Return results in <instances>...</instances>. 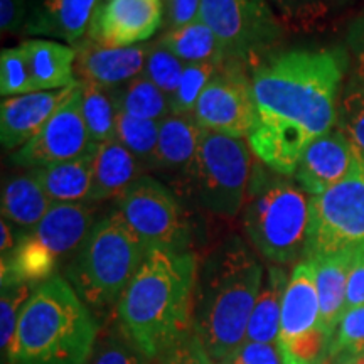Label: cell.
I'll list each match as a JSON object with an SVG mask.
<instances>
[{
	"mask_svg": "<svg viewBox=\"0 0 364 364\" xmlns=\"http://www.w3.org/2000/svg\"><path fill=\"white\" fill-rule=\"evenodd\" d=\"M159 130L161 122L142 120L118 108L115 139L134 154L145 171L154 169L156 166Z\"/></svg>",
	"mask_w": 364,
	"mask_h": 364,
	"instance_id": "31",
	"label": "cell"
},
{
	"mask_svg": "<svg viewBox=\"0 0 364 364\" xmlns=\"http://www.w3.org/2000/svg\"><path fill=\"white\" fill-rule=\"evenodd\" d=\"M309 225L311 194L255 159L243 206V230L255 252L272 265L299 263L306 257Z\"/></svg>",
	"mask_w": 364,
	"mask_h": 364,
	"instance_id": "5",
	"label": "cell"
},
{
	"mask_svg": "<svg viewBox=\"0 0 364 364\" xmlns=\"http://www.w3.org/2000/svg\"><path fill=\"white\" fill-rule=\"evenodd\" d=\"M149 248L117 211L91 228L70 267L66 279L91 312L118 306Z\"/></svg>",
	"mask_w": 364,
	"mask_h": 364,
	"instance_id": "6",
	"label": "cell"
},
{
	"mask_svg": "<svg viewBox=\"0 0 364 364\" xmlns=\"http://www.w3.org/2000/svg\"><path fill=\"white\" fill-rule=\"evenodd\" d=\"M115 211L149 250L186 252L188 248L191 230L184 211L176 196L154 177H139L117 199Z\"/></svg>",
	"mask_w": 364,
	"mask_h": 364,
	"instance_id": "10",
	"label": "cell"
},
{
	"mask_svg": "<svg viewBox=\"0 0 364 364\" xmlns=\"http://www.w3.org/2000/svg\"><path fill=\"white\" fill-rule=\"evenodd\" d=\"M253 164L248 140L204 129L184 176L199 206L213 215L235 218L247 201Z\"/></svg>",
	"mask_w": 364,
	"mask_h": 364,
	"instance_id": "7",
	"label": "cell"
},
{
	"mask_svg": "<svg viewBox=\"0 0 364 364\" xmlns=\"http://www.w3.org/2000/svg\"><path fill=\"white\" fill-rule=\"evenodd\" d=\"M349 68L343 49L275 54L252 71L257 124L248 136L257 161L292 177L304 150L336 127Z\"/></svg>",
	"mask_w": 364,
	"mask_h": 364,
	"instance_id": "1",
	"label": "cell"
},
{
	"mask_svg": "<svg viewBox=\"0 0 364 364\" xmlns=\"http://www.w3.org/2000/svg\"><path fill=\"white\" fill-rule=\"evenodd\" d=\"M223 364H284L279 344L245 341L233 356Z\"/></svg>",
	"mask_w": 364,
	"mask_h": 364,
	"instance_id": "41",
	"label": "cell"
},
{
	"mask_svg": "<svg viewBox=\"0 0 364 364\" xmlns=\"http://www.w3.org/2000/svg\"><path fill=\"white\" fill-rule=\"evenodd\" d=\"M321 326V302L316 285V268L309 258L300 260L290 273L282 302L280 341H289Z\"/></svg>",
	"mask_w": 364,
	"mask_h": 364,
	"instance_id": "18",
	"label": "cell"
},
{
	"mask_svg": "<svg viewBox=\"0 0 364 364\" xmlns=\"http://www.w3.org/2000/svg\"><path fill=\"white\" fill-rule=\"evenodd\" d=\"M201 4L203 0H164L167 27H169L167 31L179 29L199 21Z\"/></svg>",
	"mask_w": 364,
	"mask_h": 364,
	"instance_id": "43",
	"label": "cell"
},
{
	"mask_svg": "<svg viewBox=\"0 0 364 364\" xmlns=\"http://www.w3.org/2000/svg\"><path fill=\"white\" fill-rule=\"evenodd\" d=\"M199 19L215 33L226 59L241 65L262 63L287 31L268 0H203Z\"/></svg>",
	"mask_w": 364,
	"mask_h": 364,
	"instance_id": "9",
	"label": "cell"
},
{
	"mask_svg": "<svg viewBox=\"0 0 364 364\" xmlns=\"http://www.w3.org/2000/svg\"><path fill=\"white\" fill-rule=\"evenodd\" d=\"M154 44L132 48H102L90 39L76 48V75L80 81H91L105 88H120L136 76L144 75Z\"/></svg>",
	"mask_w": 364,
	"mask_h": 364,
	"instance_id": "17",
	"label": "cell"
},
{
	"mask_svg": "<svg viewBox=\"0 0 364 364\" xmlns=\"http://www.w3.org/2000/svg\"><path fill=\"white\" fill-rule=\"evenodd\" d=\"M33 91L36 90L24 49L21 46L4 49L0 54V93L2 97H17V95H27Z\"/></svg>",
	"mask_w": 364,
	"mask_h": 364,
	"instance_id": "38",
	"label": "cell"
},
{
	"mask_svg": "<svg viewBox=\"0 0 364 364\" xmlns=\"http://www.w3.org/2000/svg\"><path fill=\"white\" fill-rule=\"evenodd\" d=\"M364 354V306L349 309L331 338L329 361L354 364Z\"/></svg>",
	"mask_w": 364,
	"mask_h": 364,
	"instance_id": "33",
	"label": "cell"
},
{
	"mask_svg": "<svg viewBox=\"0 0 364 364\" xmlns=\"http://www.w3.org/2000/svg\"><path fill=\"white\" fill-rule=\"evenodd\" d=\"M91 166H93L91 203L107 201L113 198L118 199L139 177L145 176L142 164L117 139L93 145Z\"/></svg>",
	"mask_w": 364,
	"mask_h": 364,
	"instance_id": "19",
	"label": "cell"
},
{
	"mask_svg": "<svg viewBox=\"0 0 364 364\" xmlns=\"http://www.w3.org/2000/svg\"><path fill=\"white\" fill-rule=\"evenodd\" d=\"M290 275H287L284 267L272 265L265 273L260 294L255 302L252 317H250L247 341L267 344H279L282 302L289 284Z\"/></svg>",
	"mask_w": 364,
	"mask_h": 364,
	"instance_id": "26",
	"label": "cell"
},
{
	"mask_svg": "<svg viewBox=\"0 0 364 364\" xmlns=\"http://www.w3.org/2000/svg\"><path fill=\"white\" fill-rule=\"evenodd\" d=\"M349 0H268L287 31L316 33L324 29Z\"/></svg>",
	"mask_w": 364,
	"mask_h": 364,
	"instance_id": "29",
	"label": "cell"
},
{
	"mask_svg": "<svg viewBox=\"0 0 364 364\" xmlns=\"http://www.w3.org/2000/svg\"><path fill=\"white\" fill-rule=\"evenodd\" d=\"M331 334L322 329H316L295 336L289 341H280L279 349L284 364H322L329 361Z\"/></svg>",
	"mask_w": 364,
	"mask_h": 364,
	"instance_id": "35",
	"label": "cell"
},
{
	"mask_svg": "<svg viewBox=\"0 0 364 364\" xmlns=\"http://www.w3.org/2000/svg\"><path fill=\"white\" fill-rule=\"evenodd\" d=\"M75 85L65 90L33 91L2 100L0 105V140L6 150H19L43 130L49 118L75 91Z\"/></svg>",
	"mask_w": 364,
	"mask_h": 364,
	"instance_id": "15",
	"label": "cell"
},
{
	"mask_svg": "<svg viewBox=\"0 0 364 364\" xmlns=\"http://www.w3.org/2000/svg\"><path fill=\"white\" fill-rule=\"evenodd\" d=\"M193 115L206 130L245 139L253 134L257 124L252 76L238 61L226 59L216 76L203 91Z\"/></svg>",
	"mask_w": 364,
	"mask_h": 364,
	"instance_id": "11",
	"label": "cell"
},
{
	"mask_svg": "<svg viewBox=\"0 0 364 364\" xmlns=\"http://www.w3.org/2000/svg\"><path fill=\"white\" fill-rule=\"evenodd\" d=\"M213 364H221V363H215V361H213Z\"/></svg>",
	"mask_w": 364,
	"mask_h": 364,
	"instance_id": "48",
	"label": "cell"
},
{
	"mask_svg": "<svg viewBox=\"0 0 364 364\" xmlns=\"http://www.w3.org/2000/svg\"><path fill=\"white\" fill-rule=\"evenodd\" d=\"M98 331L68 279L54 275L36 287L22 309L7 364H86Z\"/></svg>",
	"mask_w": 364,
	"mask_h": 364,
	"instance_id": "4",
	"label": "cell"
},
{
	"mask_svg": "<svg viewBox=\"0 0 364 364\" xmlns=\"http://www.w3.org/2000/svg\"><path fill=\"white\" fill-rule=\"evenodd\" d=\"M19 238L21 236L14 235L12 223H9L2 218V221H0V253H2V258L9 257L16 250Z\"/></svg>",
	"mask_w": 364,
	"mask_h": 364,
	"instance_id": "46",
	"label": "cell"
},
{
	"mask_svg": "<svg viewBox=\"0 0 364 364\" xmlns=\"http://www.w3.org/2000/svg\"><path fill=\"white\" fill-rule=\"evenodd\" d=\"M93 145L81 113V85L78 81L75 91L49 118L43 130L24 147L16 150L11 161L26 169H39L83 157Z\"/></svg>",
	"mask_w": 364,
	"mask_h": 364,
	"instance_id": "12",
	"label": "cell"
},
{
	"mask_svg": "<svg viewBox=\"0 0 364 364\" xmlns=\"http://www.w3.org/2000/svg\"><path fill=\"white\" fill-rule=\"evenodd\" d=\"M184 70V61H181L169 49L162 48L159 43H154L152 51H150L147 58V65H145L144 76L152 81L157 88H161L171 100L174 91L177 90V85H179Z\"/></svg>",
	"mask_w": 364,
	"mask_h": 364,
	"instance_id": "39",
	"label": "cell"
},
{
	"mask_svg": "<svg viewBox=\"0 0 364 364\" xmlns=\"http://www.w3.org/2000/svg\"><path fill=\"white\" fill-rule=\"evenodd\" d=\"M346 46L353 68L351 75L364 85V11L349 22L346 31Z\"/></svg>",
	"mask_w": 364,
	"mask_h": 364,
	"instance_id": "42",
	"label": "cell"
},
{
	"mask_svg": "<svg viewBox=\"0 0 364 364\" xmlns=\"http://www.w3.org/2000/svg\"><path fill=\"white\" fill-rule=\"evenodd\" d=\"M221 65L216 63H201V65H186L179 85L171 97V113L189 115L194 113L196 105L201 98L203 91L215 78Z\"/></svg>",
	"mask_w": 364,
	"mask_h": 364,
	"instance_id": "34",
	"label": "cell"
},
{
	"mask_svg": "<svg viewBox=\"0 0 364 364\" xmlns=\"http://www.w3.org/2000/svg\"><path fill=\"white\" fill-rule=\"evenodd\" d=\"M24 17L26 0H0V29L4 34L19 31Z\"/></svg>",
	"mask_w": 364,
	"mask_h": 364,
	"instance_id": "45",
	"label": "cell"
},
{
	"mask_svg": "<svg viewBox=\"0 0 364 364\" xmlns=\"http://www.w3.org/2000/svg\"><path fill=\"white\" fill-rule=\"evenodd\" d=\"M53 204L31 171L11 177L2 188V218L27 231L39 225Z\"/></svg>",
	"mask_w": 364,
	"mask_h": 364,
	"instance_id": "25",
	"label": "cell"
},
{
	"mask_svg": "<svg viewBox=\"0 0 364 364\" xmlns=\"http://www.w3.org/2000/svg\"><path fill=\"white\" fill-rule=\"evenodd\" d=\"M86 364H156L145 356L136 346L122 331L120 324L97 341L93 353Z\"/></svg>",
	"mask_w": 364,
	"mask_h": 364,
	"instance_id": "36",
	"label": "cell"
},
{
	"mask_svg": "<svg viewBox=\"0 0 364 364\" xmlns=\"http://www.w3.org/2000/svg\"><path fill=\"white\" fill-rule=\"evenodd\" d=\"M265 272L240 236H230L198 267L193 326L215 363H226L247 341Z\"/></svg>",
	"mask_w": 364,
	"mask_h": 364,
	"instance_id": "3",
	"label": "cell"
},
{
	"mask_svg": "<svg viewBox=\"0 0 364 364\" xmlns=\"http://www.w3.org/2000/svg\"><path fill=\"white\" fill-rule=\"evenodd\" d=\"M364 245V152L358 149L349 174L322 194L311 196L306 257L309 260Z\"/></svg>",
	"mask_w": 364,
	"mask_h": 364,
	"instance_id": "8",
	"label": "cell"
},
{
	"mask_svg": "<svg viewBox=\"0 0 364 364\" xmlns=\"http://www.w3.org/2000/svg\"><path fill=\"white\" fill-rule=\"evenodd\" d=\"M203 127L193 113L176 115L171 113L161 122L154 169H176L184 172L198 152Z\"/></svg>",
	"mask_w": 364,
	"mask_h": 364,
	"instance_id": "24",
	"label": "cell"
},
{
	"mask_svg": "<svg viewBox=\"0 0 364 364\" xmlns=\"http://www.w3.org/2000/svg\"><path fill=\"white\" fill-rule=\"evenodd\" d=\"M354 364H364V354H363L361 358H358V359H356V363H354Z\"/></svg>",
	"mask_w": 364,
	"mask_h": 364,
	"instance_id": "47",
	"label": "cell"
},
{
	"mask_svg": "<svg viewBox=\"0 0 364 364\" xmlns=\"http://www.w3.org/2000/svg\"><path fill=\"white\" fill-rule=\"evenodd\" d=\"M36 91L65 90L76 81V48L56 41L29 39L21 44Z\"/></svg>",
	"mask_w": 364,
	"mask_h": 364,
	"instance_id": "20",
	"label": "cell"
},
{
	"mask_svg": "<svg viewBox=\"0 0 364 364\" xmlns=\"http://www.w3.org/2000/svg\"><path fill=\"white\" fill-rule=\"evenodd\" d=\"M91 154L93 149L80 159L31 169V172L54 203H91V193H93Z\"/></svg>",
	"mask_w": 364,
	"mask_h": 364,
	"instance_id": "23",
	"label": "cell"
},
{
	"mask_svg": "<svg viewBox=\"0 0 364 364\" xmlns=\"http://www.w3.org/2000/svg\"><path fill=\"white\" fill-rule=\"evenodd\" d=\"M80 85L81 113L91 142L102 144L113 140L117 135L118 117L115 88H105L91 81H80Z\"/></svg>",
	"mask_w": 364,
	"mask_h": 364,
	"instance_id": "28",
	"label": "cell"
},
{
	"mask_svg": "<svg viewBox=\"0 0 364 364\" xmlns=\"http://www.w3.org/2000/svg\"><path fill=\"white\" fill-rule=\"evenodd\" d=\"M38 285L33 284H14L2 287V297H0V348H2V359L7 361L11 353L14 338H16L19 317L27 300L31 299L34 289Z\"/></svg>",
	"mask_w": 364,
	"mask_h": 364,
	"instance_id": "37",
	"label": "cell"
},
{
	"mask_svg": "<svg viewBox=\"0 0 364 364\" xmlns=\"http://www.w3.org/2000/svg\"><path fill=\"white\" fill-rule=\"evenodd\" d=\"M157 43L162 48L169 49L186 65H201V63L221 65L226 61V54L220 41L201 19L179 29L166 31Z\"/></svg>",
	"mask_w": 364,
	"mask_h": 364,
	"instance_id": "27",
	"label": "cell"
},
{
	"mask_svg": "<svg viewBox=\"0 0 364 364\" xmlns=\"http://www.w3.org/2000/svg\"><path fill=\"white\" fill-rule=\"evenodd\" d=\"M98 4L100 0H44L31 22V31L78 46L88 33Z\"/></svg>",
	"mask_w": 364,
	"mask_h": 364,
	"instance_id": "22",
	"label": "cell"
},
{
	"mask_svg": "<svg viewBox=\"0 0 364 364\" xmlns=\"http://www.w3.org/2000/svg\"><path fill=\"white\" fill-rule=\"evenodd\" d=\"M156 364H213V359L193 326V329L172 344Z\"/></svg>",
	"mask_w": 364,
	"mask_h": 364,
	"instance_id": "40",
	"label": "cell"
},
{
	"mask_svg": "<svg viewBox=\"0 0 364 364\" xmlns=\"http://www.w3.org/2000/svg\"><path fill=\"white\" fill-rule=\"evenodd\" d=\"M359 306H364V245L358 247L353 253L348 294H346V311Z\"/></svg>",
	"mask_w": 364,
	"mask_h": 364,
	"instance_id": "44",
	"label": "cell"
},
{
	"mask_svg": "<svg viewBox=\"0 0 364 364\" xmlns=\"http://www.w3.org/2000/svg\"><path fill=\"white\" fill-rule=\"evenodd\" d=\"M336 129L364 152V85L353 75L341 90Z\"/></svg>",
	"mask_w": 364,
	"mask_h": 364,
	"instance_id": "32",
	"label": "cell"
},
{
	"mask_svg": "<svg viewBox=\"0 0 364 364\" xmlns=\"http://www.w3.org/2000/svg\"><path fill=\"white\" fill-rule=\"evenodd\" d=\"M118 108L142 120L162 122L171 115V100L144 75L115 88Z\"/></svg>",
	"mask_w": 364,
	"mask_h": 364,
	"instance_id": "30",
	"label": "cell"
},
{
	"mask_svg": "<svg viewBox=\"0 0 364 364\" xmlns=\"http://www.w3.org/2000/svg\"><path fill=\"white\" fill-rule=\"evenodd\" d=\"M198 267L189 252L150 248L122 295L118 324L150 361L193 329Z\"/></svg>",
	"mask_w": 364,
	"mask_h": 364,
	"instance_id": "2",
	"label": "cell"
},
{
	"mask_svg": "<svg viewBox=\"0 0 364 364\" xmlns=\"http://www.w3.org/2000/svg\"><path fill=\"white\" fill-rule=\"evenodd\" d=\"M354 250L314 258L316 285L321 302V327L334 334L346 312V294Z\"/></svg>",
	"mask_w": 364,
	"mask_h": 364,
	"instance_id": "21",
	"label": "cell"
},
{
	"mask_svg": "<svg viewBox=\"0 0 364 364\" xmlns=\"http://www.w3.org/2000/svg\"><path fill=\"white\" fill-rule=\"evenodd\" d=\"M164 0H100L88 36L102 48L145 44L164 24Z\"/></svg>",
	"mask_w": 364,
	"mask_h": 364,
	"instance_id": "13",
	"label": "cell"
},
{
	"mask_svg": "<svg viewBox=\"0 0 364 364\" xmlns=\"http://www.w3.org/2000/svg\"><path fill=\"white\" fill-rule=\"evenodd\" d=\"M93 226L95 213L90 203H54L39 225L22 238L58 267L68 255L78 253Z\"/></svg>",
	"mask_w": 364,
	"mask_h": 364,
	"instance_id": "14",
	"label": "cell"
},
{
	"mask_svg": "<svg viewBox=\"0 0 364 364\" xmlns=\"http://www.w3.org/2000/svg\"><path fill=\"white\" fill-rule=\"evenodd\" d=\"M356 152L358 149L334 127L304 150L294 179L307 194H322L349 174Z\"/></svg>",
	"mask_w": 364,
	"mask_h": 364,
	"instance_id": "16",
	"label": "cell"
}]
</instances>
